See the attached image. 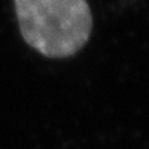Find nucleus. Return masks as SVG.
I'll use <instances>...</instances> for the list:
<instances>
[{
  "instance_id": "1",
  "label": "nucleus",
  "mask_w": 149,
  "mask_h": 149,
  "mask_svg": "<svg viewBox=\"0 0 149 149\" xmlns=\"http://www.w3.org/2000/svg\"><path fill=\"white\" fill-rule=\"evenodd\" d=\"M24 41L47 58H69L88 41L93 28L87 0H14Z\"/></svg>"
}]
</instances>
